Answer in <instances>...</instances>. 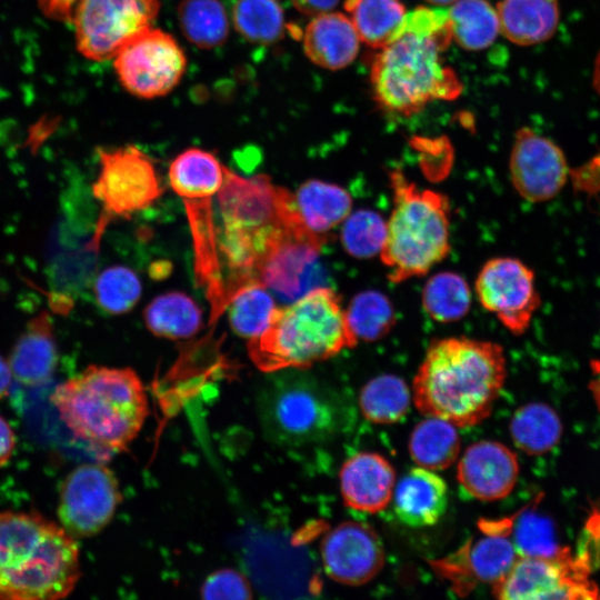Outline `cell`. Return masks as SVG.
<instances>
[{"label": "cell", "mask_w": 600, "mask_h": 600, "mask_svg": "<svg viewBox=\"0 0 600 600\" xmlns=\"http://www.w3.org/2000/svg\"><path fill=\"white\" fill-rule=\"evenodd\" d=\"M219 254L228 301L241 287L258 281L259 267L270 247L300 214L294 196L266 174L241 177L226 168L217 193Z\"/></svg>", "instance_id": "cell-3"}, {"label": "cell", "mask_w": 600, "mask_h": 600, "mask_svg": "<svg viewBox=\"0 0 600 600\" xmlns=\"http://www.w3.org/2000/svg\"><path fill=\"white\" fill-rule=\"evenodd\" d=\"M461 441L457 427L431 416L416 424L409 438V453L418 467L440 471L459 457Z\"/></svg>", "instance_id": "cell-26"}, {"label": "cell", "mask_w": 600, "mask_h": 600, "mask_svg": "<svg viewBox=\"0 0 600 600\" xmlns=\"http://www.w3.org/2000/svg\"><path fill=\"white\" fill-rule=\"evenodd\" d=\"M120 502L119 482L108 467L100 463L79 466L61 486L60 524L74 539L92 537L111 521Z\"/></svg>", "instance_id": "cell-16"}, {"label": "cell", "mask_w": 600, "mask_h": 600, "mask_svg": "<svg viewBox=\"0 0 600 600\" xmlns=\"http://www.w3.org/2000/svg\"><path fill=\"white\" fill-rule=\"evenodd\" d=\"M226 168L213 153L199 148L186 149L169 167L170 186L181 198L190 224L196 280L210 303V324L228 306L213 211V197L222 186Z\"/></svg>", "instance_id": "cell-8"}, {"label": "cell", "mask_w": 600, "mask_h": 600, "mask_svg": "<svg viewBox=\"0 0 600 600\" xmlns=\"http://www.w3.org/2000/svg\"><path fill=\"white\" fill-rule=\"evenodd\" d=\"M324 241L298 216L270 247L259 267L258 281L286 302L320 287L318 257Z\"/></svg>", "instance_id": "cell-14"}, {"label": "cell", "mask_w": 600, "mask_h": 600, "mask_svg": "<svg viewBox=\"0 0 600 600\" xmlns=\"http://www.w3.org/2000/svg\"><path fill=\"white\" fill-rule=\"evenodd\" d=\"M593 87L600 94V50L596 57L594 70H593Z\"/></svg>", "instance_id": "cell-47"}, {"label": "cell", "mask_w": 600, "mask_h": 600, "mask_svg": "<svg viewBox=\"0 0 600 600\" xmlns=\"http://www.w3.org/2000/svg\"><path fill=\"white\" fill-rule=\"evenodd\" d=\"M471 298L467 280L452 271L431 276L421 293L423 310L439 323H450L466 317L471 307Z\"/></svg>", "instance_id": "cell-33"}, {"label": "cell", "mask_w": 600, "mask_h": 600, "mask_svg": "<svg viewBox=\"0 0 600 600\" xmlns=\"http://www.w3.org/2000/svg\"><path fill=\"white\" fill-rule=\"evenodd\" d=\"M509 429L514 444L529 454H541L551 450L562 432L556 411L540 402L520 407L511 418Z\"/></svg>", "instance_id": "cell-32"}, {"label": "cell", "mask_w": 600, "mask_h": 600, "mask_svg": "<svg viewBox=\"0 0 600 600\" xmlns=\"http://www.w3.org/2000/svg\"><path fill=\"white\" fill-rule=\"evenodd\" d=\"M158 0H79L72 24L78 51L94 61H106L140 33L152 28Z\"/></svg>", "instance_id": "cell-11"}, {"label": "cell", "mask_w": 600, "mask_h": 600, "mask_svg": "<svg viewBox=\"0 0 600 600\" xmlns=\"http://www.w3.org/2000/svg\"><path fill=\"white\" fill-rule=\"evenodd\" d=\"M592 371H593L594 379L591 382V390L600 408V361H597L593 363Z\"/></svg>", "instance_id": "cell-46"}, {"label": "cell", "mask_w": 600, "mask_h": 600, "mask_svg": "<svg viewBox=\"0 0 600 600\" xmlns=\"http://www.w3.org/2000/svg\"><path fill=\"white\" fill-rule=\"evenodd\" d=\"M204 599L240 600L252 597L251 588L244 576L234 569L224 568L212 572L201 587Z\"/></svg>", "instance_id": "cell-41"}, {"label": "cell", "mask_w": 600, "mask_h": 600, "mask_svg": "<svg viewBox=\"0 0 600 600\" xmlns=\"http://www.w3.org/2000/svg\"><path fill=\"white\" fill-rule=\"evenodd\" d=\"M564 153L552 140L529 127L517 130L509 158V176L517 193L538 203L551 200L568 177Z\"/></svg>", "instance_id": "cell-17"}, {"label": "cell", "mask_w": 600, "mask_h": 600, "mask_svg": "<svg viewBox=\"0 0 600 600\" xmlns=\"http://www.w3.org/2000/svg\"><path fill=\"white\" fill-rule=\"evenodd\" d=\"M451 40L447 11L420 7L407 13L396 38L373 58L370 80L377 103L410 117L433 100L456 98L461 82L441 61Z\"/></svg>", "instance_id": "cell-2"}, {"label": "cell", "mask_w": 600, "mask_h": 600, "mask_svg": "<svg viewBox=\"0 0 600 600\" xmlns=\"http://www.w3.org/2000/svg\"><path fill=\"white\" fill-rule=\"evenodd\" d=\"M426 2L437 7H448L453 4L458 0H424Z\"/></svg>", "instance_id": "cell-48"}, {"label": "cell", "mask_w": 600, "mask_h": 600, "mask_svg": "<svg viewBox=\"0 0 600 600\" xmlns=\"http://www.w3.org/2000/svg\"><path fill=\"white\" fill-rule=\"evenodd\" d=\"M78 2L79 0H38L43 14L62 22H72Z\"/></svg>", "instance_id": "cell-42"}, {"label": "cell", "mask_w": 600, "mask_h": 600, "mask_svg": "<svg viewBox=\"0 0 600 600\" xmlns=\"http://www.w3.org/2000/svg\"><path fill=\"white\" fill-rule=\"evenodd\" d=\"M339 483L342 499L349 508L377 513L391 502L396 472L383 456L363 451L346 460Z\"/></svg>", "instance_id": "cell-20"}, {"label": "cell", "mask_w": 600, "mask_h": 600, "mask_svg": "<svg viewBox=\"0 0 600 600\" xmlns=\"http://www.w3.org/2000/svg\"><path fill=\"white\" fill-rule=\"evenodd\" d=\"M12 378L9 362L0 354V400L9 393Z\"/></svg>", "instance_id": "cell-45"}, {"label": "cell", "mask_w": 600, "mask_h": 600, "mask_svg": "<svg viewBox=\"0 0 600 600\" xmlns=\"http://www.w3.org/2000/svg\"><path fill=\"white\" fill-rule=\"evenodd\" d=\"M412 403V392L406 381L394 374H381L369 380L359 394L363 417L378 424L402 420Z\"/></svg>", "instance_id": "cell-31"}, {"label": "cell", "mask_w": 600, "mask_h": 600, "mask_svg": "<svg viewBox=\"0 0 600 600\" xmlns=\"http://www.w3.org/2000/svg\"><path fill=\"white\" fill-rule=\"evenodd\" d=\"M392 210L379 257L392 283L427 274L450 252V202L442 192L422 189L404 173H389Z\"/></svg>", "instance_id": "cell-7"}, {"label": "cell", "mask_w": 600, "mask_h": 600, "mask_svg": "<svg viewBox=\"0 0 600 600\" xmlns=\"http://www.w3.org/2000/svg\"><path fill=\"white\" fill-rule=\"evenodd\" d=\"M12 376L29 387L42 384L58 362L53 321L47 311L32 317L19 336L9 357Z\"/></svg>", "instance_id": "cell-22"}, {"label": "cell", "mask_w": 600, "mask_h": 600, "mask_svg": "<svg viewBox=\"0 0 600 600\" xmlns=\"http://www.w3.org/2000/svg\"><path fill=\"white\" fill-rule=\"evenodd\" d=\"M519 476L516 453L503 443L481 440L469 446L457 467L460 488L480 501H496L507 497Z\"/></svg>", "instance_id": "cell-19"}, {"label": "cell", "mask_w": 600, "mask_h": 600, "mask_svg": "<svg viewBox=\"0 0 600 600\" xmlns=\"http://www.w3.org/2000/svg\"><path fill=\"white\" fill-rule=\"evenodd\" d=\"M518 558L511 537L488 533L464 549L463 569L473 582L493 586L506 577Z\"/></svg>", "instance_id": "cell-30"}, {"label": "cell", "mask_w": 600, "mask_h": 600, "mask_svg": "<svg viewBox=\"0 0 600 600\" xmlns=\"http://www.w3.org/2000/svg\"><path fill=\"white\" fill-rule=\"evenodd\" d=\"M178 21L187 40L200 49L219 47L229 34V19L220 0H182Z\"/></svg>", "instance_id": "cell-34"}, {"label": "cell", "mask_w": 600, "mask_h": 600, "mask_svg": "<svg viewBox=\"0 0 600 600\" xmlns=\"http://www.w3.org/2000/svg\"><path fill=\"white\" fill-rule=\"evenodd\" d=\"M511 539L519 557L550 558L562 550L552 521L531 510L518 517Z\"/></svg>", "instance_id": "cell-40"}, {"label": "cell", "mask_w": 600, "mask_h": 600, "mask_svg": "<svg viewBox=\"0 0 600 600\" xmlns=\"http://www.w3.org/2000/svg\"><path fill=\"white\" fill-rule=\"evenodd\" d=\"M232 21L247 41L271 44L284 34V11L280 0H236Z\"/></svg>", "instance_id": "cell-35"}, {"label": "cell", "mask_w": 600, "mask_h": 600, "mask_svg": "<svg viewBox=\"0 0 600 600\" xmlns=\"http://www.w3.org/2000/svg\"><path fill=\"white\" fill-rule=\"evenodd\" d=\"M79 548L61 524L38 513L0 512V599L54 600L80 579Z\"/></svg>", "instance_id": "cell-5"}, {"label": "cell", "mask_w": 600, "mask_h": 600, "mask_svg": "<svg viewBox=\"0 0 600 600\" xmlns=\"http://www.w3.org/2000/svg\"><path fill=\"white\" fill-rule=\"evenodd\" d=\"M274 308L266 286L248 283L234 292L227 306L230 326L239 336L252 339L266 329Z\"/></svg>", "instance_id": "cell-37"}, {"label": "cell", "mask_w": 600, "mask_h": 600, "mask_svg": "<svg viewBox=\"0 0 600 600\" xmlns=\"http://www.w3.org/2000/svg\"><path fill=\"white\" fill-rule=\"evenodd\" d=\"M13 448V431L7 420L0 416V468L9 461Z\"/></svg>", "instance_id": "cell-44"}, {"label": "cell", "mask_w": 600, "mask_h": 600, "mask_svg": "<svg viewBox=\"0 0 600 600\" xmlns=\"http://www.w3.org/2000/svg\"><path fill=\"white\" fill-rule=\"evenodd\" d=\"M492 592L503 600L600 598L588 557L574 558L568 548L550 558L519 557Z\"/></svg>", "instance_id": "cell-12"}, {"label": "cell", "mask_w": 600, "mask_h": 600, "mask_svg": "<svg viewBox=\"0 0 600 600\" xmlns=\"http://www.w3.org/2000/svg\"><path fill=\"white\" fill-rule=\"evenodd\" d=\"M341 224L340 240L347 253L358 259L380 253L386 220L378 212L370 209L351 211Z\"/></svg>", "instance_id": "cell-39"}, {"label": "cell", "mask_w": 600, "mask_h": 600, "mask_svg": "<svg viewBox=\"0 0 600 600\" xmlns=\"http://www.w3.org/2000/svg\"><path fill=\"white\" fill-rule=\"evenodd\" d=\"M294 199L306 226L320 236L341 224L352 211L350 193L336 183L321 180L302 183Z\"/></svg>", "instance_id": "cell-25"}, {"label": "cell", "mask_w": 600, "mask_h": 600, "mask_svg": "<svg viewBox=\"0 0 600 600\" xmlns=\"http://www.w3.org/2000/svg\"><path fill=\"white\" fill-rule=\"evenodd\" d=\"M391 502L402 523L412 528L430 527L447 510L448 486L436 471L416 467L396 481Z\"/></svg>", "instance_id": "cell-21"}, {"label": "cell", "mask_w": 600, "mask_h": 600, "mask_svg": "<svg viewBox=\"0 0 600 600\" xmlns=\"http://www.w3.org/2000/svg\"><path fill=\"white\" fill-rule=\"evenodd\" d=\"M348 324L360 341L373 342L387 336L396 324L390 299L378 290L356 294L346 308Z\"/></svg>", "instance_id": "cell-36"}, {"label": "cell", "mask_w": 600, "mask_h": 600, "mask_svg": "<svg viewBox=\"0 0 600 600\" xmlns=\"http://www.w3.org/2000/svg\"><path fill=\"white\" fill-rule=\"evenodd\" d=\"M302 44L311 62L339 70L358 56L360 38L348 16L330 11L313 17L304 29Z\"/></svg>", "instance_id": "cell-23"}, {"label": "cell", "mask_w": 600, "mask_h": 600, "mask_svg": "<svg viewBox=\"0 0 600 600\" xmlns=\"http://www.w3.org/2000/svg\"><path fill=\"white\" fill-rule=\"evenodd\" d=\"M262 424L282 443H304L331 436L339 426L338 402L302 376H281L259 400Z\"/></svg>", "instance_id": "cell-9"}, {"label": "cell", "mask_w": 600, "mask_h": 600, "mask_svg": "<svg viewBox=\"0 0 600 600\" xmlns=\"http://www.w3.org/2000/svg\"><path fill=\"white\" fill-rule=\"evenodd\" d=\"M496 10L500 33L518 46L549 40L560 21L558 0H500Z\"/></svg>", "instance_id": "cell-24"}, {"label": "cell", "mask_w": 600, "mask_h": 600, "mask_svg": "<svg viewBox=\"0 0 600 600\" xmlns=\"http://www.w3.org/2000/svg\"><path fill=\"white\" fill-rule=\"evenodd\" d=\"M321 560L327 574L347 586H361L383 568L384 549L377 532L368 524L344 521L323 538Z\"/></svg>", "instance_id": "cell-18"}, {"label": "cell", "mask_w": 600, "mask_h": 600, "mask_svg": "<svg viewBox=\"0 0 600 600\" xmlns=\"http://www.w3.org/2000/svg\"><path fill=\"white\" fill-rule=\"evenodd\" d=\"M447 13L451 37L462 49H487L500 33L497 10L487 0H458Z\"/></svg>", "instance_id": "cell-29"}, {"label": "cell", "mask_w": 600, "mask_h": 600, "mask_svg": "<svg viewBox=\"0 0 600 600\" xmlns=\"http://www.w3.org/2000/svg\"><path fill=\"white\" fill-rule=\"evenodd\" d=\"M141 282L131 269L112 266L97 277L93 292L98 306L109 314H123L130 311L141 296Z\"/></svg>", "instance_id": "cell-38"}, {"label": "cell", "mask_w": 600, "mask_h": 600, "mask_svg": "<svg viewBox=\"0 0 600 600\" xmlns=\"http://www.w3.org/2000/svg\"><path fill=\"white\" fill-rule=\"evenodd\" d=\"M357 343L340 296L320 286L274 308L266 329L249 339L248 350L258 369L276 372L308 368Z\"/></svg>", "instance_id": "cell-6"}, {"label": "cell", "mask_w": 600, "mask_h": 600, "mask_svg": "<svg viewBox=\"0 0 600 600\" xmlns=\"http://www.w3.org/2000/svg\"><path fill=\"white\" fill-rule=\"evenodd\" d=\"M340 0H291L293 7L302 14L316 17L332 11Z\"/></svg>", "instance_id": "cell-43"}, {"label": "cell", "mask_w": 600, "mask_h": 600, "mask_svg": "<svg viewBox=\"0 0 600 600\" xmlns=\"http://www.w3.org/2000/svg\"><path fill=\"white\" fill-rule=\"evenodd\" d=\"M507 378L499 343L448 337L430 343L412 381V403L457 428L487 419Z\"/></svg>", "instance_id": "cell-1"}, {"label": "cell", "mask_w": 600, "mask_h": 600, "mask_svg": "<svg viewBox=\"0 0 600 600\" xmlns=\"http://www.w3.org/2000/svg\"><path fill=\"white\" fill-rule=\"evenodd\" d=\"M344 9L360 41L374 49L396 38L407 14L400 0H344Z\"/></svg>", "instance_id": "cell-28"}, {"label": "cell", "mask_w": 600, "mask_h": 600, "mask_svg": "<svg viewBox=\"0 0 600 600\" xmlns=\"http://www.w3.org/2000/svg\"><path fill=\"white\" fill-rule=\"evenodd\" d=\"M98 159L99 173L91 190L102 212L90 242L93 250L113 218H130L153 204L163 192L151 158L138 147L99 148Z\"/></svg>", "instance_id": "cell-10"}, {"label": "cell", "mask_w": 600, "mask_h": 600, "mask_svg": "<svg viewBox=\"0 0 600 600\" xmlns=\"http://www.w3.org/2000/svg\"><path fill=\"white\" fill-rule=\"evenodd\" d=\"M119 81L131 94L152 99L169 93L187 68L186 54L170 34L150 28L113 58Z\"/></svg>", "instance_id": "cell-13"}, {"label": "cell", "mask_w": 600, "mask_h": 600, "mask_svg": "<svg viewBox=\"0 0 600 600\" xmlns=\"http://www.w3.org/2000/svg\"><path fill=\"white\" fill-rule=\"evenodd\" d=\"M51 400L72 433L107 456L128 448L149 412L144 387L130 368L91 364L59 384Z\"/></svg>", "instance_id": "cell-4"}, {"label": "cell", "mask_w": 600, "mask_h": 600, "mask_svg": "<svg viewBox=\"0 0 600 600\" xmlns=\"http://www.w3.org/2000/svg\"><path fill=\"white\" fill-rule=\"evenodd\" d=\"M474 292L482 308L516 336L528 330L541 303L533 270L512 257L488 260L478 272Z\"/></svg>", "instance_id": "cell-15"}, {"label": "cell", "mask_w": 600, "mask_h": 600, "mask_svg": "<svg viewBox=\"0 0 600 600\" xmlns=\"http://www.w3.org/2000/svg\"><path fill=\"white\" fill-rule=\"evenodd\" d=\"M147 328L156 336L186 339L202 327V311L188 294L171 291L154 298L144 309Z\"/></svg>", "instance_id": "cell-27"}]
</instances>
